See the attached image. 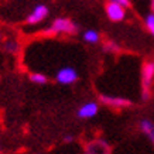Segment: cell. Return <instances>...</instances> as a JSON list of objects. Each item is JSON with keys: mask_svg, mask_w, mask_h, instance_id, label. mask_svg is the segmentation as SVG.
Listing matches in <instances>:
<instances>
[{"mask_svg": "<svg viewBox=\"0 0 154 154\" xmlns=\"http://www.w3.org/2000/svg\"><path fill=\"white\" fill-rule=\"evenodd\" d=\"M154 84V61L147 60L141 66V99L151 98V88Z\"/></svg>", "mask_w": 154, "mask_h": 154, "instance_id": "obj_1", "label": "cell"}, {"mask_svg": "<svg viewBox=\"0 0 154 154\" xmlns=\"http://www.w3.org/2000/svg\"><path fill=\"white\" fill-rule=\"evenodd\" d=\"M76 31H78V27L72 20L58 17L52 21L47 30H44V34H75Z\"/></svg>", "mask_w": 154, "mask_h": 154, "instance_id": "obj_2", "label": "cell"}, {"mask_svg": "<svg viewBox=\"0 0 154 154\" xmlns=\"http://www.w3.org/2000/svg\"><path fill=\"white\" fill-rule=\"evenodd\" d=\"M55 79L61 85H72L78 81V72L72 66H62L57 71Z\"/></svg>", "mask_w": 154, "mask_h": 154, "instance_id": "obj_3", "label": "cell"}, {"mask_svg": "<svg viewBox=\"0 0 154 154\" xmlns=\"http://www.w3.org/2000/svg\"><path fill=\"white\" fill-rule=\"evenodd\" d=\"M126 10L127 9L122 7L117 3H113V2H107L106 6H105V11H106L107 19L110 20V21H113V23L123 21L125 17H126Z\"/></svg>", "mask_w": 154, "mask_h": 154, "instance_id": "obj_4", "label": "cell"}, {"mask_svg": "<svg viewBox=\"0 0 154 154\" xmlns=\"http://www.w3.org/2000/svg\"><path fill=\"white\" fill-rule=\"evenodd\" d=\"M84 154H110V147L107 144V141L96 139L86 144Z\"/></svg>", "mask_w": 154, "mask_h": 154, "instance_id": "obj_5", "label": "cell"}, {"mask_svg": "<svg viewBox=\"0 0 154 154\" xmlns=\"http://www.w3.org/2000/svg\"><path fill=\"white\" fill-rule=\"evenodd\" d=\"M100 102L103 105H107L110 107H115V109H120V107H127L131 105L130 99L126 98H120V96H110V95H100L99 96Z\"/></svg>", "mask_w": 154, "mask_h": 154, "instance_id": "obj_6", "label": "cell"}, {"mask_svg": "<svg viewBox=\"0 0 154 154\" xmlns=\"http://www.w3.org/2000/svg\"><path fill=\"white\" fill-rule=\"evenodd\" d=\"M48 16V7L45 5H37L27 16L28 24H38Z\"/></svg>", "mask_w": 154, "mask_h": 154, "instance_id": "obj_7", "label": "cell"}, {"mask_svg": "<svg viewBox=\"0 0 154 154\" xmlns=\"http://www.w3.org/2000/svg\"><path fill=\"white\" fill-rule=\"evenodd\" d=\"M99 112V105L96 102H86L81 105L79 109L76 110V116L79 119H91L96 116Z\"/></svg>", "mask_w": 154, "mask_h": 154, "instance_id": "obj_8", "label": "cell"}, {"mask_svg": "<svg viewBox=\"0 0 154 154\" xmlns=\"http://www.w3.org/2000/svg\"><path fill=\"white\" fill-rule=\"evenodd\" d=\"M140 130H141V133L149 139L150 143L154 146V122H151L150 119H141Z\"/></svg>", "mask_w": 154, "mask_h": 154, "instance_id": "obj_9", "label": "cell"}, {"mask_svg": "<svg viewBox=\"0 0 154 154\" xmlns=\"http://www.w3.org/2000/svg\"><path fill=\"white\" fill-rule=\"evenodd\" d=\"M82 38H84V41H86L88 44H96L100 37H99V33L96 30H86L84 33V35H82Z\"/></svg>", "mask_w": 154, "mask_h": 154, "instance_id": "obj_10", "label": "cell"}, {"mask_svg": "<svg viewBox=\"0 0 154 154\" xmlns=\"http://www.w3.org/2000/svg\"><path fill=\"white\" fill-rule=\"evenodd\" d=\"M30 81H31V82H34V84H37V85H44V84H47L48 78L44 74L34 72V74L30 75Z\"/></svg>", "mask_w": 154, "mask_h": 154, "instance_id": "obj_11", "label": "cell"}, {"mask_svg": "<svg viewBox=\"0 0 154 154\" xmlns=\"http://www.w3.org/2000/svg\"><path fill=\"white\" fill-rule=\"evenodd\" d=\"M144 26L147 28V31L154 37V14L153 13H150L149 16L144 17Z\"/></svg>", "mask_w": 154, "mask_h": 154, "instance_id": "obj_12", "label": "cell"}, {"mask_svg": "<svg viewBox=\"0 0 154 154\" xmlns=\"http://www.w3.org/2000/svg\"><path fill=\"white\" fill-rule=\"evenodd\" d=\"M5 48H6V51L14 54V52L19 51V42L16 41V40H7L5 44Z\"/></svg>", "mask_w": 154, "mask_h": 154, "instance_id": "obj_13", "label": "cell"}, {"mask_svg": "<svg viewBox=\"0 0 154 154\" xmlns=\"http://www.w3.org/2000/svg\"><path fill=\"white\" fill-rule=\"evenodd\" d=\"M109 2H113V3H117V5H120L122 7H125V9H129L131 6L130 0H109Z\"/></svg>", "mask_w": 154, "mask_h": 154, "instance_id": "obj_14", "label": "cell"}, {"mask_svg": "<svg viewBox=\"0 0 154 154\" xmlns=\"http://www.w3.org/2000/svg\"><path fill=\"white\" fill-rule=\"evenodd\" d=\"M105 50L106 51H117V47L115 45V42H107L105 45Z\"/></svg>", "mask_w": 154, "mask_h": 154, "instance_id": "obj_15", "label": "cell"}, {"mask_svg": "<svg viewBox=\"0 0 154 154\" xmlns=\"http://www.w3.org/2000/svg\"><path fill=\"white\" fill-rule=\"evenodd\" d=\"M64 141H65V143H71V141H74V137H72L71 134H68V136L64 137Z\"/></svg>", "mask_w": 154, "mask_h": 154, "instance_id": "obj_16", "label": "cell"}, {"mask_svg": "<svg viewBox=\"0 0 154 154\" xmlns=\"http://www.w3.org/2000/svg\"><path fill=\"white\" fill-rule=\"evenodd\" d=\"M150 9H151V13L154 14V0H151V2H150Z\"/></svg>", "mask_w": 154, "mask_h": 154, "instance_id": "obj_17", "label": "cell"}, {"mask_svg": "<svg viewBox=\"0 0 154 154\" xmlns=\"http://www.w3.org/2000/svg\"><path fill=\"white\" fill-rule=\"evenodd\" d=\"M0 40H2V33H0Z\"/></svg>", "mask_w": 154, "mask_h": 154, "instance_id": "obj_18", "label": "cell"}, {"mask_svg": "<svg viewBox=\"0 0 154 154\" xmlns=\"http://www.w3.org/2000/svg\"><path fill=\"white\" fill-rule=\"evenodd\" d=\"M0 149H2V147H0Z\"/></svg>", "mask_w": 154, "mask_h": 154, "instance_id": "obj_19", "label": "cell"}]
</instances>
